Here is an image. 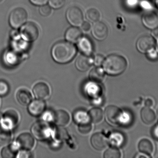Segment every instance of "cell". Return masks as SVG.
<instances>
[{"label":"cell","mask_w":158,"mask_h":158,"mask_svg":"<svg viewBox=\"0 0 158 158\" xmlns=\"http://www.w3.org/2000/svg\"><path fill=\"white\" fill-rule=\"evenodd\" d=\"M121 157L120 151L117 147H112L108 148L104 154L105 158H120Z\"/></svg>","instance_id":"31"},{"label":"cell","mask_w":158,"mask_h":158,"mask_svg":"<svg viewBox=\"0 0 158 158\" xmlns=\"http://www.w3.org/2000/svg\"><path fill=\"white\" fill-rule=\"evenodd\" d=\"M152 36L154 38L158 40V28H156L153 29L152 32Z\"/></svg>","instance_id":"44"},{"label":"cell","mask_w":158,"mask_h":158,"mask_svg":"<svg viewBox=\"0 0 158 158\" xmlns=\"http://www.w3.org/2000/svg\"><path fill=\"white\" fill-rule=\"evenodd\" d=\"M40 14L44 17H47L50 15L52 13V8L50 6L44 5L40 8Z\"/></svg>","instance_id":"35"},{"label":"cell","mask_w":158,"mask_h":158,"mask_svg":"<svg viewBox=\"0 0 158 158\" xmlns=\"http://www.w3.org/2000/svg\"><path fill=\"white\" fill-rule=\"evenodd\" d=\"M16 98L19 104L23 106L28 105L31 102V94L26 89H20L17 93Z\"/></svg>","instance_id":"22"},{"label":"cell","mask_w":158,"mask_h":158,"mask_svg":"<svg viewBox=\"0 0 158 158\" xmlns=\"http://www.w3.org/2000/svg\"><path fill=\"white\" fill-rule=\"evenodd\" d=\"M31 3L34 5L42 6L47 3L49 0H29Z\"/></svg>","instance_id":"38"},{"label":"cell","mask_w":158,"mask_h":158,"mask_svg":"<svg viewBox=\"0 0 158 158\" xmlns=\"http://www.w3.org/2000/svg\"><path fill=\"white\" fill-rule=\"evenodd\" d=\"M152 137L156 140H158V124L155 125L152 130Z\"/></svg>","instance_id":"40"},{"label":"cell","mask_w":158,"mask_h":158,"mask_svg":"<svg viewBox=\"0 0 158 158\" xmlns=\"http://www.w3.org/2000/svg\"><path fill=\"white\" fill-rule=\"evenodd\" d=\"M2 1L3 0H0V2H2Z\"/></svg>","instance_id":"47"},{"label":"cell","mask_w":158,"mask_h":158,"mask_svg":"<svg viewBox=\"0 0 158 158\" xmlns=\"http://www.w3.org/2000/svg\"><path fill=\"white\" fill-rule=\"evenodd\" d=\"M53 114H52L50 112L45 113L43 116L45 122H50L51 121H53Z\"/></svg>","instance_id":"41"},{"label":"cell","mask_w":158,"mask_h":158,"mask_svg":"<svg viewBox=\"0 0 158 158\" xmlns=\"http://www.w3.org/2000/svg\"><path fill=\"white\" fill-rule=\"evenodd\" d=\"M85 17L86 19L90 22H97L100 19V12L96 8H90L86 12Z\"/></svg>","instance_id":"30"},{"label":"cell","mask_w":158,"mask_h":158,"mask_svg":"<svg viewBox=\"0 0 158 158\" xmlns=\"http://www.w3.org/2000/svg\"><path fill=\"white\" fill-rule=\"evenodd\" d=\"M91 143L92 146L96 150L101 151L106 148L108 144V141L102 134L98 133L92 136Z\"/></svg>","instance_id":"14"},{"label":"cell","mask_w":158,"mask_h":158,"mask_svg":"<svg viewBox=\"0 0 158 158\" xmlns=\"http://www.w3.org/2000/svg\"><path fill=\"white\" fill-rule=\"evenodd\" d=\"M106 120L113 125H121L123 111L116 106L110 105L106 108L105 111Z\"/></svg>","instance_id":"6"},{"label":"cell","mask_w":158,"mask_h":158,"mask_svg":"<svg viewBox=\"0 0 158 158\" xmlns=\"http://www.w3.org/2000/svg\"><path fill=\"white\" fill-rule=\"evenodd\" d=\"M108 28L105 23L96 22L92 28V33L94 38L99 41H104L108 35Z\"/></svg>","instance_id":"10"},{"label":"cell","mask_w":158,"mask_h":158,"mask_svg":"<svg viewBox=\"0 0 158 158\" xmlns=\"http://www.w3.org/2000/svg\"><path fill=\"white\" fill-rule=\"evenodd\" d=\"M155 45L154 38L149 35H144L140 37L137 41L136 47L139 52L147 53L153 49Z\"/></svg>","instance_id":"8"},{"label":"cell","mask_w":158,"mask_h":158,"mask_svg":"<svg viewBox=\"0 0 158 158\" xmlns=\"http://www.w3.org/2000/svg\"><path fill=\"white\" fill-rule=\"evenodd\" d=\"M157 114H158V111H157Z\"/></svg>","instance_id":"48"},{"label":"cell","mask_w":158,"mask_h":158,"mask_svg":"<svg viewBox=\"0 0 158 158\" xmlns=\"http://www.w3.org/2000/svg\"><path fill=\"white\" fill-rule=\"evenodd\" d=\"M66 3V0H49L50 6L54 9H59L63 7Z\"/></svg>","instance_id":"34"},{"label":"cell","mask_w":158,"mask_h":158,"mask_svg":"<svg viewBox=\"0 0 158 158\" xmlns=\"http://www.w3.org/2000/svg\"><path fill=\"white\" fill-rule=\"evenodd\" d=\"M77 42L79 50L83 54L91 55L94 51V45L89 38L87 37H82Z\"/></svg>","instance_id":"17"},{"label":"cell","mask_w":158,"mask_h":158,"mask_svg":"<svg viewBox=\"0 0 158 158\" xmlns=\"http://www.w3.org/2000/svg\"><path fill=\"white\" fill-rule=\"evenodd\" d=\"M157 51H158V45H157Z\"/></svg>","instance_id":"46"},{"label":"cell","mask_w":158,"mask_h":158,"mask_svg":"<svg viewBox=\"0 0 158 158\" xmlns=\"http://www.w3.org/2000/svg\"><path fill=\"white\" fill-rule=\"evenodd\" d=\"M138 149L141 153L147 156H150L153 153L154 146L150 140L143 139L138 143Z\"/></svg>","instance_id":"23"},{"label":"cell","mask_w":158,"mask_h":158,"mask_svg":"<svg viewBox=\"0 0 158 158\" xmlns=\"http://www.w3.org/2000/svg\"><path fill=\"white\" fill-rule=\"evenodd\" d=\"M12 139L9 129L0 125V146H4L9 143Z\"/></svg>","instance_id":"27"},{"label":"cell","mask_w":158,"mask_h":158,"mask_svg":"<svg viewBox=\"0 0 158 158\" xmlns=\"http://www.w3.org/2000/svg\"><path fill=\"white\" fill-rule=\"evenodd\" d=\"M45 103L43 100L37 99L31 102L28 107V110L31 115L34 117L40 116L45 110Z\"/></svg>","instance_id":"15"},{"label":"cell","mask_w":158,"mask_h":158,"mask_svg":"<svg viewBox=\"0 0 158 158\" xmlns=\"http://www.w3.org/2000/svg\"><path fill=\"white\" fill-rule=\"evenodd\" d=\"M147 53V56L149 60L155 61V60H157L158 59V55L157 53L155 52L153 49L148 52Z\"/></svg>","instance_id":"37"},{"label":"cell","mask_w":158,"mask_h":158,"mask_svg":"<svg viewBox=\"0 0 158 158\" xmlns=\"http://www.w3.org/2000/svg\"><path fill=\"white\" fill-rule=\"evenodd\" d=\"M16 144H12L4 147L1 151V156L3 158H13L17 154L18 147Z\"/></svg>","instance_id":"29"},{"label":"cell","mask_w":158,"mask_h":158,"mask_svg":"<svg viewBox=\"0 0 158 158\" xmlns=\"http://www.w3.org/2000/svg\"><path fill=\"white\" fill-rule=\"evenodd\" d=\"M33 92L36 98L41 100H45L49 98L50 96V87L45 83H39L33 87Z\"/></svg>","instance_id":"12"},{"label":"cell","mask_w":158,"mask_h":158,"mask_svg":"<svg viewBox=\"0 0 158 158\" xmlns=\"http://www.w3.org/2000/svg\"><path fill=\"white\" fill-rule=\"evenodd\" d=\"M2 125L9 130L13 129L17 124L19 121V116L16 111L9 110L2 116Z\"/></svg>","instance_id":"11"},{"label":"cell","mask_w":158,"mask_h":158,"mask_svg":"<svg viewBox=\"0 0 158 158\" xmlns=\"http://www.w3.org/2000/svg\"><path fill=\"white\" fill-rule=\"evenodd\" d=\"M82 35V33L80 29L77 27H71L66 31L65 38L68 41L76 43L81 38Z\"/></svg>","instance_id":"21"},{"label":"cell","mask_w":158,"mask_h":158,"mask_svg":"<svg viewBox=\"0 0 158 158\" xmlns=\"http://www.w3.org/2000/svg\"><path fill=\"white\" fill-rule=\"evenodd\" d=\"M90 120L94 123H98L102 121L104 117V114L101 109L94 108L89 111L88 113Z\"/></svg>","instance_id":"28"},{"label":"cell","mask_w":158,"mask_h":158,"mask_svg":"<svg viewBox=\"0 0 158 158\" xmlns=\"http://www.w3.org/2000/svg\"><path fill=\"white\" fill-rule=\"evenodd\" d=\"M102 66L106 73L111 76H117L126 70L128 63L122 56L113 54L104 59Z\"/></svg>","instance_id":"2"},{"label":"cell","mask_w":158,"mask_h":158,"mask_svg":"<svg viewBox=\"0 0 158 158\" xmlns=\"http://www.w3.org/2000/svg\"><path fill=\"white\" fill-rule=\"evenodd\" d=\"M79 131L84 135L88 134L92 130V125L90 122L79 124Z\"/></svg>","instance_id":"32"},{"label":"cell","mask_w":158,"mask_h":158,"mask_svg":"<svg viewBox=\"0 0 158 158\" xmlns=\"http://www.w3.org/2000/svg\"><path fill=\"white\" fill-rule=\"evenodd\" d=\"M104 59L105 58L102 55H97L94 58V64L95 66H99L100 65H102Z\"/></svg>","instance_id":"36"},{"label":"cell","mask_w":158,"mask_h":158,"mask_svg":"<svg viewBox=\"0 0 158 158\" xmlns=\"http://www.w3.org/2000/svg\"><path fill=\"white\" fill-rule=\"evenodd\" d=\"M153 105H154V102L151 98H148L145 101V105L147 107H151Z\"/></svg>","instance_id":"43"},{"label":"cell","mask_w":158,"mask_h":158,"mask_svg":"<svg viewBox=\"0 0 158 158\" xmlns=\"http://www.w3.org/2000/svg\"><path fill=\"white\" fill-rule=\"evenodd\" d=\"M108 141V143L113 147H120L124 143V137L121 133L114 132L110 135Z\"/></svg>","instance_id":"24"},{"label":"cell","mask_w":158,"mask_h":158,"mask_svg":"<svg viewBox=\"0 0 158 158\" xmlns=\"http://www.w3.org/2000/svg\"><path fill=\"white\" fill-rule=\"evenodd\" d=\"M53 121L57 126H66L70 121V116L64 110H58L53 113Z\"/></svg>","instance_id":"18"},{"label":"cell","mask_w":158,"mask_h":158,"mask_svg":"<svg viewBox=\"0 0 158 158\" xmlns=\"http://www.w3.org/2000/svg\"><path fill=\"white\" fill-rule=\"evenodd\" d=\"M27 11L21 7H18L12 10L9 16V23L14 28H18L27 21Z\"/></svg>","instance_id":"4"},{"label":"cell","mask_w":158,"mask_h":158,"mask_svg":"<svg viewBox=\"0 0 158 158\" xmlns=\"http://www.w3.org/2000/svg\"><path fill=\"white\" fill-rule=\"evenodd\" d=\"M141 117L143 122L147 125L154 123L156 118L154 110L147 107L143 108L141 110Z\"/></svg>","instance_id":"20"},{"label":"cell","mask_w":158,"mask_h":158,"mask_svg":"<svg viewBox=\"0 0 158 158\" xmlns=\"http://www.w3.org/2000/svg\"><path fill=\"white\" fill-rule=\"evenodd\" d=\"M18 158H29L30 157V154L27 150H23V151L19 153L17 156Z\"/></svg>","instance_id":"42"},{"label":"cell","mask_w":158,"mask_h":158,"mask_svg":"<svg viewBox=\"0 0 158 158\" xmlns=\"http://www.w3.org/2000/svg\"><path fill=\"white\" fill-rule=\"evenodd\" d=\"M104 70L100 67H96L92 69L90 72L89 78L91 81L97 83H100L105 78Z\"/></svg>","instance_id":"25"},{"label":"cell","mask_w":158,"mask_h":158,"mask_svg":"<svg viewBox=\"0 0 158 158\" xmlns=\"http://www.w3.org/2000/svg\"><path fill=\"white\" fill-rule=\"evenodd\" d=\"M142 21L148 28L154 29L158 27V14L155 11H148L143 15Z\"/></svg>","instance_id":"13"},{"label":"cell","mask_w":158,"mask_h":158,"mask_svg":"<svg viewBox=\"0 0 158 158\" xmlns=\"http://www.w3.org/2000/svg\"><path fill=\"white\" fill-rule=\"evenodd\" d=\"M77 49L76 46L66 41H61L54 45L52 49V57L59 64H66L73 60L76 56Z\"/></svg>","instance_id":"1"},{"label":"cell","mask_w":158,"mask_h":158,"mask_svg":"<svg viewBox=\"0 0 158 158\" xmlns=\"http://www.w3.org/2000/svg\"><path fill=\"white\" fill-rule=\"evenodd\" d=\"M73 119L74 122L78 124L90 122L88 114L85 110L78 109L76 110L73 114Z\"/></svg>","instance_id":"26"},{"label":"cell","mask_w":158,"mask_h":158,"mask_svg":"<svg viewBox=\"0 0 158 158\" xmlns=\"http://www.w3.org/2000/svg\"><path fill=\"white\" fill-rule=\"evenodd\" d=\"M20 33L24 40L32 42L36 41L39 37L40 30L36 23L28 22L22 26L20 29Z\"/></svg>","instance_id":"5"},{"label":"cell","mask_w":158,"mask_h":158,"mask_svg":"<svg viewBox=\"0 0 158 158\" xmlns=\"http://www.w3.org/2000/svg\"><path fill=\"white\" fill-rule=\"evenodd\" d=\"M2 114L0 112V122H1V120H2Z\"/></svg>","instance_id":"45"},{"label":"cell","mask_w":158,"mask_h":158,"mask_svg":"<svg viewBox=\"0 0 158 158\" xmlns=\"http://www.w3.org/2000/svg\"><path fill=\"white\" fill-rule=\"evenodd\" d=\"M9 92V86L8 83L4 80H0V96H6Z\"/></svg>","instance_id":"33"},{"label":"cell","mask_w":158,"mask_h":158,"mask_svg":"<svg viewBox=\"0 0 158 158\" xmlns=\"http://www.w3.org/2000/svg\"><path fill=\"white\" fill-rule=\"evenodd\" d=\"M81 25V27L82 30L85 32H88L91 29V25L89 22L86 21L83 22Z\"/></svg>","instance_id":"39"},{"label":"cell","mask_w":158,"mask_h":158,"mask_svg":"<svg viewBox=\"0 0 158 158\" xmlns=\"http://www.w3.org/2000/svg\"><path fill=\"white\" fill-rule=\"evenodd\" d=\"M85 91L92 99L100 97L102 93V89L98 83L92 81L87 83L85 86Z\"/></svg>","instance_id":"19"},{"label":"cell","mask_w":158,"mask_h":158,"mask_svg":"<svg viewBox=\"0 0 158 158\" xmlns=\"http://www.w3.org/2000/svg\"><path fill=\"white\" fill-rule=\"evenodd\" d=\"M93 64H94V58H92L90 56L82 54L77 59L75 65L79 70L85 71L88 70Z\"/></svg>","instance_id":"16"},{"label":"cell","mask_w":158,"mask_h":158,"mask_svg":"<svg viewBox=\"0 0 158 158\" xmlns=\"http://www.w3.org/2000/svg\"><path fill=\"white\" fill-rule=\"evenodd\" d=\"M34 138L31 135L27 133L20 135L17 139V145L23 150H31L34 147Z\"/></svg>","instance_id":"9"},{"label":"cell","mask_w":158,"mask_h":158,"mask_svg":"<svg viewBox=\"0 0 158 158\" xmlns=\"http://www.w3.org/2000/svg\"><path fill=\"white\" fill-rule=\"evenodd\" d=\"M66 16L68 22L74 27L81 26L83 22L82 11L78 6H72L68 8Z\"/></svg>","instance_id":"7"},{"label":"cell","mask_w":158,"mask_h":158,"mask_svg":"<svg viewBox=\"0 0 158 158\" xmlns=\"http://www.w3.org/2000/svg\"><path fill=\"white\" fill-rule=\"evenodd\" d=\"M31 132L36 139L44 140L49 138L52 134L51 127L45 121L35 122L31 128Z\"/></svg>","instance_id":"3"}]
</instances>
